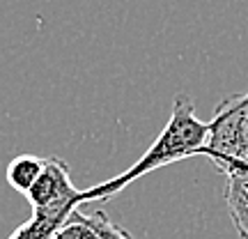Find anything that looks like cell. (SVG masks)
Instances as JSON below:
<instances>
[{
    "label": "cell",
    "mask_w": 248,
    "mask_h": 239,
    "mask_svg": "<svg viewBox=\"0 0 248 239\" xmlns=\"http://www.w3.org/2000/svg\"><path fill=\"white\" fill-rule=\"evenodd\" d=\"M207 141H209V124L195 115L193 99L184 95V92H179L175 101H172L170 120L161 129L156 141L145 150V154L115 177L99 182V184L90 186V189H83L80 191L83 205L92 203V200L104 203V200L124 191L129 184H133L136 179H140L147 173H154V170L170 166L175 161L200 157V150L207 145Z\"/></svg>",
    "instance_id": "cell-1"
},
{
    "label": "cell",
    "mask_w": 248,
    "mask_h": 239,
    "mask_svg": "<svg viewBox=\"0 0 248 239\" xmlns=\"http://www.w3.org/2000/svg\"><path fill=\"white\" fill-rule=\"evenodd\" d=\"M207 124L209 141L200 150V157H207L218 173L248 168V106L214 108V117Z\"/></svg>",
    "instance_id": "cell-2"
},
{
    "label": "cell",
    "mask_w": 248,
    "mask_h": 239,
    "mask_svg": "<svg viewBox=\"0 0 248 239\" xmlns=\"http://www.w3.org/2000/svg\"><path fill=\"white\" fill-rule=\"evenodd\" d=\"M26 198L32 209H42V207H71V209H78L83 205L80 191L71 182L69 166L60 157H46L44 170L32 184V189L26 193Z\"/></svg>",
    "instance_id": "cell-3"
},
{
    "label": "cell",
    "mask_w": 248,
    "mask_h": 239,
    "mask_svg": "<svg viewBox=\"0 0 248 239\" xmlns=\"http://www.w3.org/2000/svg\"><path fill=\"white\" fill-rule=\"evenodd\" d=\"M225 209L239 239H248V168H225Z\"/></svg>",
    "instance_id": "cell-4"
},
{
    "label": "cell",
    "mask_w": 248,
    "mask_h": 239,
    "mask_svg": "<svg viewBox=\"0 0 248 239\" xmlns=\"http://www.w3.org/2000/svg\"><path fill=\"white\" fill-rule=\"evenodd\" d=\"M74 212L76 209H71V207H42V209H32L30 219L26 223H21L7 239H53V235L69 221V216Z\"/></svg>",
    "instance_id": "cell-5"
},
{
    "label": "cell",
    "mask_w": 248,
    "mask_h": 239,
    "mask_svg": "<svg viewBox=\"0 0 248 239\" xmlns=\"http://www.w3.org/2000/svg\"><path fill=\"white\" fill-rule=\"evenodd\" d=\"M46 159L44 157H37V154H18L7 163L5 168V177H7V184L18 191V193L26 195L32 184L37 182V177L42 175L44 170Z\"/></svg>",
    "instance_id": "cell-6"
},
{
    "label": "cell",
    "mask_w": 248,
    "mask_h": 239,
    "mask_svg": "<svg viewBox=\"0 0 248 239\" xmlns=\"http://www.w3.org/2000/svg\"><path fill=\"white\" fill-rule=\"evenodd\" d=\"M53 239H101V235L90 225L88 216L80 212V209H76L69 216V221L53 235Z\"/></svg>",
    "instance_id": "cell-7"
},
{
    "label": "cell",
    "mask_w": 248,
    "mask_h": 239,
    "mask_svg": "<svg viewBox=\"0 0 248 239\" xmlns=\"http://www.w3.org/2000/svg\"><path fill=\"white\" fill-rule=\"evenodd\" d=\"M85 216H88L90 225L101 235V239H133L129 232L124 230V228H120L115 221H110V219H108V214L104 212V209H97V212L85 214Z\"/></svg>",
    "instance_id": "cell-8"
},
{
    "label": "cell",
    "mask_w": 248,
    "mask_h": 239,
    "mask_svg": "<svg viewBox=\"0 0 248 239\" xmlns=\"http://www.w3.org/2000/svg\"><path fill=\"white\" fill-rule=\"evenodd\" d=\"M241 106H248V92L225 97L223 101H218V104H216V108H241Z\"/></svg>",
    "instance_id": "cell-9"
}]
</instances>
